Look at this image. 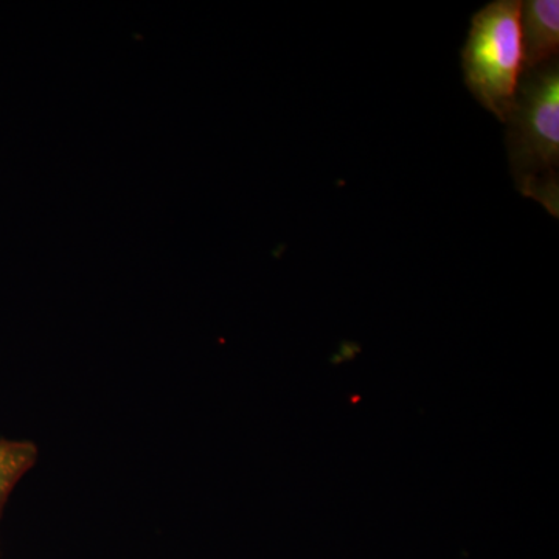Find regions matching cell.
<instances>
[{
  "label": "cell",
  "instance_id": "obj_2",
  "mask_svg": "<svg viewBox=\"0 0 559 559\" xmlns=\"http://www.w3.org/2000/svg\"><path fill=\"white\" fill-rule=\"evenodd\" d=\"M462 66L471 94L506 121L522 75L520 0H498L474 14Z\"/></svg>",
  "mask_w": 559,
  "mask_h": 559
},
{
  "label": "cell",
  "instance_id": "obj_4",
  "mask_svg": "<svg viewBox=\"0 0 559 559\" xmlns=\"http://www.w3.org/2000/svg\"><path fill=\"white\" fill-rule=\"evenodd\" d=\"M38 459L32 441L0 440V513L11 492Z\"/></svg>",
  "mask_w": 559,
  "mask_h": 559
},
{
  "label": "cell",
  "instance_id": "obj_1",
  "mask_svg": "<svg viewBox=\"0 0 559 559\" xmlns=\"http://www.w3.org/2000/svg\"><path fill=\"white\" fill-rule=\"evenodd\" d=\"M507 146L518 190L559 216V64L522 72L507 120Z\"/></svg>",
  "mask_w": 559,
  "mask_h": 559
},
{
  "label": "cell",
  "instance_id": "obj_3",
  "mask_svg": "<svg viewBox=\"0 0 559 559\" xmlns=\"http://www.w3.org/2000/svg\"><path fill=\"white\" fill-rule=\"evenodd\" d=\"M522 72L557 60L559 51L558 0L521 2Z\"/></svg>",
  "mask_w": 559,
  "mask_h": 559
}]
</instances>
